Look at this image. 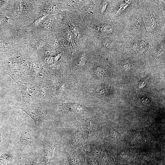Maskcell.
<instances>
[{"label": "cell", "mask_w": 165, "mask_h": 165, "mask_svg": "<svg viewBox=\"0 0 165 165\" xmlns=\"http://www.w3.org/2000/svg\"><path fill=\"white\" fill-rule=\"evenodd\" d=\"M14 134L13 143L16 147L27 155L35 159V145L31 128L22 125Z\"/></svg>", "instance_id": "cell-1"}, {"label": "cell", "mask_w": 165, "mask_h": 165, "mask_svg": "<svg viewBox=\"0 0 165 165\" xmlns=\"http://www.w3.org/2000/svg\"><path fill=\"white\" fill-rule=\"evenodd\" d=\"M11 103L14 108L22 110L32 119L38 130L42 129L44 121L48 114L45 109L41 107L26 105L14 101H11Z\"/></svg>", "instance_id": "cell-2"}, {"label": "cell", "mask_w": 165, "mask_h": 165, "mask_svg": "<svg viewBox=\"0 0 165 165\" xmlns=\"http://www.w3.org/2000/svg\"><path fill=\"white\" fill-rule=\"evenodd\" d=\"M43 145V155L45 165H51L53 152L54 149L51 142L47 139L42 141Z\"/></svg>", "instance_id": "cell-3"}, {"label": "cell", "mask_w": 165, "mask_h": 165, "mask_svg": "<svg viewBox=\"0 0 165 165\" xmlns=\"http://www.w3.org/2000/svg\"><path fill=\"white\" fill-rule=\"evenodd\" d=\"M16 156L11 150L0 149V165H16Z\"/></svg>", "instance_id": "cell-4"}, {"label": "cell", "mask_w": 165, "mask_h": 165, "mask_svg": "<svg viewBox=\"0 0 165 165\" xmlns=\"http://www.w3.org/2000/svg\"><path fill=\"white\" fill-rule=\"evenodd\" d=\"M64 108L65 111L76 113L85 111L86 107L77 103H70L65 105Z\"/></svg>", "instance_id": "cell-5"}, {"label": "cell", "mask_w": 165, "mask_h": 165, "mask_svg": "<svg viewBox=\"0 0 165 165\" xmlns=\"http://www.w3.org/2000/svg\"><path fill=\"white\" fill-rule=\"evenodd\" d=\"M82 138V130L79 126L73 133L70 138V143L72 146H74L77 145L81 141Z\"/></svg>", "instance_id": "cell-6"}, {"label": "cell", "mask_w": 165, "mask_h": 165, "mask_svg": "<svg viewBox=\"0 0 165 165\" xmlns=\"http://www.w3.org/2000/svg\"><path fill=\"white\" fill-rule=\"evenodd\" d=\"M101 31L105 33H111L113 31V27L110 25L108 24H104L101 27Z\"/></svg>", "instance_id": "cell-7"}, {"label": "cell", "mask_w": 165, "mask_h": 165, "mask_svg": "<svg viewBox=\"0 0 165 165\" xmlns=\"http://www.w3.org/2000/svg\"><path fill=\"white\" fill-rule=\"evenodd\" d=\"M103 46L107 48L112 47L114 45L113 42L110 39H105L102 42Z\"/></svg>", "instance_id": "cell-8"}, {"label": "cell", "mask_w": 165, "mask_h": 165, "mask_svg": "<svg viewBox=\"0 0 165 165\" xmlns=\"http://www.w3.org/2000/svg\"><path fill=\"white\" fill-rule=\"evenodd\" d=\"M70 27L75 36L77 37H79L80 36V35L78 29L72 24H70Z\"/></svg>", "instance_id": "cell-9"}, {"label": "cell", "mask_w": 165, "mask_h": 165, "mask_svg": "<svg viewBox=\"0 0 165 165\" xmlns=\"http://www.w3.org/2000/svg\"><path fill=\"white\" fill-rule=\"evenodd\" d=\"M107 5V3L106 2H104L101 6L99 11L100 13H102L105 11Z\"/></svg>", "instance_id": "cell-10"}, {"label": "cell", "mask_w": 165, "mask_h": 165, "mask_svg": "<svg viewBox=\"0 0 165 165\" xmlns=\"http://www.w3.org/2000/svg\"><path fill=\"white\" fill-rule=\"evenodd\" d=\"M86 57V55L85 53L83 54L80 58L79 64L81 65L84 64L85 62Z\"/></svg>", "instance_id": "cell-11"}, {"label": "cell", "mask_w": 165, "mask_h": 165, "mask_svg": "<svg viewBox=\"0 0 165 165\" xmlns=\"http://www.w3.org/2000/svg\"><path fill=\"white\" fill-rule=\"evenodd\" d=\"M147 79H144L140 82L139 85L140 88H142L146 85L147 83Z\"/></svg>", "instance_id": "cell-12"}, {"label": "cell", "mask_w": 165, "mask_h": 165, "mask_svg": "<svg viewBox=\"0 0 165 165\" xmlns=\"http://www.w3.org/2000/svg\"><path fill=\"white\" fill-rule=\"evenodd\" d=\"M2 141V133L0 130V144Z\"/></svg>", "instance_id": "cell-13"}, {"label": "cell", "mask_w": 165, "mask_h": 165, "mask_svg": "<svg viewBox=\"0 0 165 165\" xmlns=\"http://www.w3.org/2000/svg\"><path fill=\"white\" fill-rule=\"evenodd\" d=\"M16 165H21V164L20 163V164H17Z\"/></svg>", "instance_id": "cell-14"}]
</instances>
